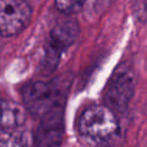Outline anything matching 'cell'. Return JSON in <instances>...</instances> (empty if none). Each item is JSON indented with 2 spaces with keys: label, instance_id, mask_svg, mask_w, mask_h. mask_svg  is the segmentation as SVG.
<instances>
[{
  "label": "cell",
  "instance_id": "6da1fadb",
  "mask_svg": "<svg viewBox=\"0 0 147 147\" xmlns=\"http://www.w3.org/2000/svg\"><path fill=\"white\" fill-rule=\"evenodd\" d=\"M80 138L88 147H105L117 137L119 131L118 121L105 105L87 106L80 113L77 121Z\"/></svg>",
  "mask_w": 147,
  "mask_h": 147
},
{
  "label": "cell",
  "instance_id": "7a4b0ae2",
  "mask_svg": "<svg viewBox=\"0 0 147 147\" xmlns=\"http://www.w3.org/2000/svg\"><path fill=\"white\" fill-rule=\"evenodd\" d=\"M136 74L127 62H122L113 71L105 92L103 102L114 113L124 111L134 93Z\"/></svg>",
  "mask_w": 147,
  "mask_h": 147
},
{
  "label": "cell",
  "instance_id": "3957f363",
  "mask_svg": "<svg viewBox=\"0 0 147 147\" xmlns=\"http://www.w3.org/2000/svg\"><path fill=\"white\" fill-rule=\"evenodd\" d=\"M22 98L25 110L41 118L55 107L63 105L64 94L55 83L36 80L23 87Z\"/></svg>",
  "mask_w": 147,
  "mask_h": 147
},
{
  "label": "cell",
  "instance_id": "277c9868",
  "mask_svg": "<svg viewBox=\"0 0 147 147\" xmlns=\"http://www.w3.org/2000/svg\"><path fill=\"white\" fill-rule=\"evenodd\" d=\"M78 34L79 26L74 20L63 21L52 29L46 44L44 59L45 67L48 70H53L57 65L61 55L76 41Z\"/></svg>",
  "mask_w": 147,
  "mask_h": 147
},
{
  "label": "cell",
  "instance_id": "5b68a950",
  "mask_svg": "<svg viewBox=\"0 0 147 147\" xmlns=\"http://www.w3.org/2000/svg\"><path fill=\"white\" fill-rule=\"evenodd\" d=\"M32 9L25 0H0V36L13 37L30 23Z\"/></svg>",
  "mask_w": 147,
  "mask_h": 147
},
{
  "label": "cell",
  "instance_id": "8992f818",
  "mask_svg": "<svg viewBox=\"0 0 147 147\" xmlns=\"http://www.w3.org/2000/svg\"><path fill=\"white\" fill-rule=\"evenodd\" d=\"M37 136L44 147H61L64 136L63 105L55 107L41 117Z\"/></svg>",
  "mask_w": 147,
  "mask_h": 147
},
{
  "label": "cell",
  "instance_id": "52a82bcc",
  "mask_svg": "<svg viewBox=\"0 0 147 147\" xmlns=\"http://www.w3.org/2000/svg\"><path fill=\"white\" fill-rule=\"evenodd\" d=\"M25 122V109L17 102L0 99V129H18Z\"/></svg>",
  "mask_w": 147,
  "mask_h": 147
},
{
  "label": "cell",
  "instance_id": "ba28073f",
  "mask_svg": "<svg viewBox=\"0 0 147 147\" xmlns=\"http://www.w3.org/2000/svg\"><path fill=\"white\" fill-rule=\"evenodd\" d=\"M32 136L22 129H0V147H31Z\"/></svg>",
  "mask_w": 147,
  "mask_h": 147
},
{
  "label": "cell",
  "instance_id": "9c48e42d",
  "mask_svg": "<svg viewBox=\"0 0 147 147\" xmlns=\"http://www.w3.org/2000/svg\"><path fill=\"white\" fill-rule=\"evenodd\" d=\"M87 0H54L57 10L64 14H72L78 11Z\"/></svg>",
  "mask_w": 147,
  "mask_h": 147
}]
</instances>
